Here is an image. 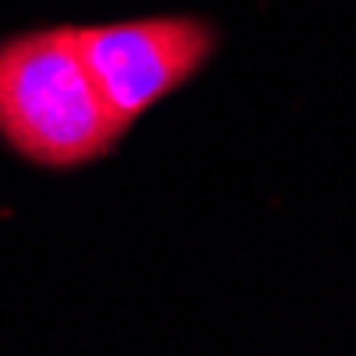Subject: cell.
<instances>
[{
    "label": "cell",
    "mask_w": 356,
    "mask_h": 356,
    "mask_svg": "<svg viewBox=\"0 0 356 356\" xmlns=\"http://www.w3.org/2000/svg\"><path fill=\"white\" fill-rule=\"evenodd\" d=\"M129 129L99 95L73 31H39L0 47V138L43 168L108 155Z\"/></svg>",
    "instance_id": "obj_1"
},
{
    "label": "cell",
    "mask_w": 356,
    "mask_h": 356,
    "mask_svg": "<svg viewBox=\"0 0 356 356\" xmlns=\"http://www.w3.org/2000/svg\"><path fill=\"white\" fill-rule=\"evenodd\" d=\"M73 47L108 108L134 124L176 86H185L215 52V31L197 17H142L73 31Z\"/></svg>",
    "instance_id": "obj_2"
}]
</instances>
